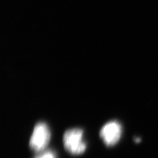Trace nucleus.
Returning <instances> with one entry per match:
<instances>
[{"label": "nucleus", "instance_id": "39448f33", "mask_svg": "<svg viewBox=\"0 0 158 158\" xmlns=\"http://www.w3.org/2000/svg\"><path fill=\"white\" fill-rule=\"evenodd\" d=\"M140 139L139 138H136L135 139V142H140Z\"/></svg>", "mask_w": 158, "mask_h": 158}, {"label": "nucleus", "instance_id": "f257e3e1", "mask_svg": "<svg viewBox=\"0 0 158 158\" xmlns=\"http://www.w3.org/2000/svg\"><path fill=\"white\" fill-rule=\"evenodd\" d=\"M63 143L66 150L73 155L82 154L86 148L83 140V131L78 128L67 131L63 136Z\"/></svg>", "mask_w": 158, "mask_h": 158}, {"label": "nucleus", "instance_id": "f03ea898", "mask_svg": "<svg viewBox=\"0 0 158 158\" xmlns=\"http://www.w3.org/2000/svg\"><path fill=\"white\" fill-rule=\"evenodd\" d=\"M50 140V132L48 127L44 123H39L34 127L30 140V146L37 152H42L48 146Z\"/></svg>", "mask_w": 158, "mask_h": 158}, {"label": "nucleus", "instance_id": "7ed1b4c3", "mask_svg": "<svg viewBox=\"0 0 158 158\" xmlns=\"http://www.w3.org/2000/svg\"><path fill=\"white\" fill-rule=\"evenodd\" d=\"M122 127L117 121L107 123L100 131V136L107 146L115 145L119 140Z\"/></svg>", "mask_w": 158, "mask_h": 158}, {"label": "nucleus", "instance_id": "20e7f679", "mask_svg": "<svg viewBox=\"0 0 158 158\" xmlns=\"http://www.w3.org/2000/svg\"><path fill=\"white\" fill-rule=\"evenodd\" d=\"M35 158H56L54 153L50 150L43 152L41 154L38 155Z\"/></svg>", "mask_w": 158, "mask_h": 158}]
</instances>
